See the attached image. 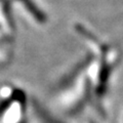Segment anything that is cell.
<instances>
[{
    "label": "cell",
    "instance_id": "1",
    "mask_svg": "<svg viewBox=\"0 0 123 123\" xmlns=\"http://www.w3.org/2000/svg\"><path fill=\"white\" fill-rule=\"evenodd\" d=\"M0 91V123H26L24 98H18L12 89Z\"/></svg>",
    "mask_w": 123,
    "mask_h": 123
}]
</instances>
